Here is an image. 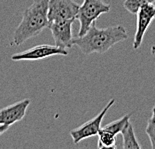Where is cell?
<instances>
[{"label":"cell","instance_id":"cell-1","mask_svg":"<svg viewBox=\"0 0 155 149\" xmlns=\"http://www.w3.org/2000/svg\"><path fill=\"white\" fill-rule=\"evenodd\" d=\"M127 38V31L123 26L116 25L106 28H97L95 22H93L83 36L73 38V45H76L85 55L92 53L103 54L116 43Z\"/></svg>","mask_w":155,"mask_h":149},{"label":"cell","instance_id":"cell-2","mask_svg":"<svg viewBox=\"0 0 155 149\" xmlns=\"http://www.w3.org/2000/svg\"><path fill=\"white\" fill-rule=\"evenodd\" d=\"M48 4L49 0H34L23 12L21 22L13 34L12 46L22 44L28 39L40 34L44 28L48 27Z\"/></svg>","mask_w":155,"mask_h":149},{"label":"cell","instance_id":"cell-3","mask_svg":"<svg viewBox=\"0 0 155 149\" xmlns=\"http://www.w3.org/2000/svg\"><path fill=\"white\" fill-rule=\"evenodd\" d=\"M111 9L110 4L103 2L102 0H84L79 6L77 19L80 22V28L78 36H83L90 28L92 23L103 13L109 12Z\"/></svg>","mask_w":155,"mask_h":149},{"label":"cell","instance_id":"cell-4","mask_svg":"<svg viewBox=\"0 0 155 149\" xmlns=\"http://www.w3.org/2000/svg\"><path fill=\"white\" fill-rule=\"evenodd\" d=\"M114 102H115V99L112 98L107 103L106 106L102 109L96 116L92 118L91 120L85 122L84 124L80 125L79 127L72 129L70 131V135H71L72 139H73V142L75 144H78L79 142L82 141L83 139L98 135V132H99V130L101 129L102 120H103L104 116L106 115L107 111L109 110V109L112 107V105L114 104Z\"/></svg>","mask_w":155,"mask_h":149},{"label":"cell","instance_id":"cell-5","mask_svg":"<svg viewBox=\"0 0 155 149\" xmlns=\"http://www.w3.org/2000/svg\"><path fill=\"white\" fill-rule=\"evenodd\" d=\"M79 4L73 0H49L48 20L49 22L58 20H76Z\"/></svg>","mask_w":155,"mask_h":149},{"label":"cell","instance_id":"cell-6","mask_svg":"<svg viewBox=\"0 0 155 149\" xmlns=\"http://www.w3.org/2000/svg\"><path fill=\"white\" fill-rule=\"evenodd\" d=\"M54 55H68L66 49L60 48L56 45H49V44H42L34 46L26 51L16 53L11 56L13 61H32V60H40L50 56Z\"/></svg>","mask_w":155,"mask_h":149},{"label":"cell","instance_id":"cell-7","mask_svg":"<svg viewBox=\"0 0 155 149\" xmlns=\"http://www.w3.org/2000/svg\"><path fill=\"white\" fill-rule=\"evenodd\" d=\"M75 20H58L49 22L48 28L52 32L55 45L60 48L68 49L73 46V36H72V24Z\"/></svg>","mask_w":155,"mask_h":149},{"label":"cell","instance_id":"cell-8","mask_svg":"<svg viewBox=\"0 0 155 149\" xmlns=\"http://www.w3.org/2000/svg\"><path fill=\"white\" fill-rule=\"evenodd\" d=\"M137 15V25L136 31H135L134 40H133V48L138 49L142 44L144 35L146 33L148 27L151 22L155 18V5L153 3H147L140 7V9L136 13Z\"/></svg>","mask_w":155,"mask_h":149},{"label":"cell","instance_id":"cell-9","mask_svg":"<svg viewBox=\"0 0 155 149\" xmlns=\"http://www.w3.org/2000/svg\"><path fill=\"white\" fill-rule=\"evenodd\" d=\"M30 104V99H23L7 107L0 109V125H10L22 120Z\"/></svg>","mask_w":155,"mask_h":149},{"label":"cell","instance_id":"cell-10","mask_svg":"<svg viewBox=\"0 0 155 149\" xmlns=\"http://www.w3.org/2000/svg\"><path fill=\"white\" fill-rule=\"evenodd\" d=\"M122 138H123V148L124 149H140L141 146L138 143L136 137H135L134 129L130 122L125 125L121 131Z\"/></svg>","mask_w":155,"mask_h":149},{"label":"cell","instance_id":"cell-11","mask_svg":"<svg viewBox=\"0 0 155 149\" xmlns=\"http://www.w3.org/2000/svg\"><path fill=\"white\" fill-rule=\"evenodd\" d=\"M130 117H131V114H126V115H124L123 117H121L119 119H117V120H115L113 122H110V123L106 124L104 127H101V129L103 131L109 132V133L113 134V135L116 136L117 134L121 133L122 129H123L125 125L129 122Z\"/></svg>","mask_w":155,"mask_h":149},{"label":"cell","instance_id":"cell-12","mask_svg":"<svg viewBox=\"0 0 155 149\" xmlns=\"http://www.w3.org/2000/svg\"><path fill=\"white\" fill-rule=\"evenodd\" d=\"M115 135L100 129L98 132V143L99 149H115L116 148V139Z\"/></svg>","mask_w":155,"mask_h":149},{"label":"cell","instance_id":"cell-13","mask_svg":"<svg viewBox=\"0 0 155 149\" xmlns=\"http://www.w3.org/2000/svg\"><path fill=\"white\" fill-rule=\"evenodd\" d=\"M155 0H125L123 3L124 8L132 14H136L140 7L147 3H153Z\"/></svg>","mask_w":155,"mask_h":149},{"label":"cell","instance_id":"cell-14","mask_svg":"<svg viewBox=\"0 0 155 149\" xmlns=\"http://www.w3.org/2000/svg\"><path fill=\"white\" fill-rule=\"evenodd\" d=\"M146 134L149 137L151 146L153 149H155V104L152 107V114L151 117L149 118V120L147 122V126H146Z\"/></svg>","mask_w":155,"mask_h":149},{"label":"cell","instance_id":"cell-15","mask_svg":"<svg viewBox=\"0 0 155 149\" xmlns=\"http://www.w3.org/2000/svg\"><path fill=\"white\" fill-rule=\"evenodd\" d=\"M9 128L8 125H0V135H2Z\"/></svg>","mask_w":155,"mask_h":149},{"label":"cell","instance_id":"cell-16","mask_svg":"<svg viewBox=\"0 0 155 149\" xmlns=\"http://www.w3.org/2000/svg\"><path fill=\"white\" fill-rule=\"evenodd\" d=\"M151 52H152V54H155V45L151 47Z\"/></svg>","mask_w":155,"mask_h":149}]
</instances>
